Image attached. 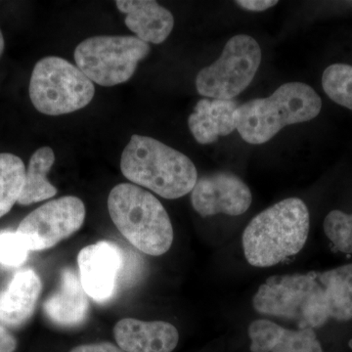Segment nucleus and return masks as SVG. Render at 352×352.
Listing matches in <instances>:
<instances>
[{"instance_id":"5","label":"nucleus","mask_w":352,"mask_h":352,"mask_svg":"<svg viewBox=\"0 0 352 352\" xmlns=\"http://www.w3.org/2000/svg\"><path fill=\"white\" fill-rule=\"evenodd\" d=\"M34 108L48 116L66 115L85 108L94 99V82L75 65L63 58L38 61L30 80Z\"/></svg>"},{"instance_id":"1","label":"nucleus","mask_w":352,"mask_h":352,"mask_svg":"<svg viewBox=\"0 0 352 352\" xmlns=\"http://www.w3.org/2000/svg\"><path fill=\"white\" fill-rule=\"evenodd\" d=\"M305 201L288 198L256 215L242 236L243 251L254 267H271L302 251L309 233Z\"/></svg>"},{"instance_id":"21","label":"nucleus","mask_w":352,"mask_h":352,"mask_svg":"<svg viewBox=\"0 0 352 352\" xmlns=\"http://www.w3.org/2000/svg\"><path fill=\"white\" fill-rule=\"evenodd\" d=\"M29 252L16 231L0 232V264L18 267L27 261Z\"/></svg>"},{"instance_id":"4","label":"nucleus","mask_w":352,"mask_h":352,"mask_svg":"<svg viewBox=\"0 0 352 352\" xmlns=\"http://www.w3.org/2000/svg\"><path fill=\"white\" fill-rule=\"evenodd\" d=\"M108 210L113 224L139 251L160 256L170 249L173 228L170 215L150 192L122 183L109 194Z\"/></svg>"},{"instance_id":"23","label":"nucleus","mask_w":352,"mask_h":352,"mask_svg":"<svg viewBox=\"0 0 352 352\" xmlns=\"http://www.w3.org/2000/svg\"><path fill=\"white\" fill-rule=\"evenodd\" d=\"M69 352H124L120 346L111 342H98V344H82L74 347Z\"/></svg>"},{"instance_id":"7","label":"nucleus","mask_w":352,"mask_h":352,"mask_svg":"<svg viewBox=\"0 0 352 352\" xmlns=\"http://www.w3.org/2000/svg\"><path fill=\"white\" fill-rule=\"evenodd\" d=\"M261 62V46L248 34L227 41L214 64L199 72L196 87L201 96L233 100L251 85Z\"/></svg>"},{"instance_id":"15","label":"nucleus","mask_w":352,"mask_h":352,"mask_svg":"<svg viewBox=\"0 0 352 352\" xmlns=\"http://www.w3.org/2000/svg\"><path fill=\"white\" fill-rule=\"evenodd\" d=\"M239 104L234 100L204 98L189 116L188 126L197 142L207 145L219 136H227L236 129L235 113Z\"/></svg>"},{"instance_id":"25","label":"nucleus","mask_w":352,"mask_h":352,"mask_svg":"<svg viewBox=\"0 0 352 352\" xmlns=\"http://www.w3.org/2000/svg\"><path fill=\"white\" fill-rule=\"evenodd\" d=\"M4 50V38L3 36H2V32L0 31V55L2 54Z\"/></svg>"},{"instance_id":"12","label":"nucleus","mask_w":352,"mask_h":352,"mask_svg":"<svg viewBox=\"0 0 352 352\" xmlns=\"http://www.w3.org/2000/svg\"><path fill=\"white\" fill-rule=\"evenodd\" d=\"M252 352H323L314 329L289 330L267 319L250 324Z\"/></svg>"},{"instance_id":"3","label":"nucleus","mask_w":352,"mask_h":352,"mask_svg":"<svg viewBox=\"0 0 352 352\" xmlns=\"http://www.w3.org/2000/svg\"><path fill=\"white\" fill-rule=\"evenodd\" d=\"M321 109L320 96L314 88L303 82H287L267 98L239 105L235 113L236 129L245 142L263 144L285 126L315 119Z\"/></svg>"},{"instance_id":"6","label":"nucleus","mask_w":352,"mask_h":352,"mask_svg":"<svg viewBox=\"0 0 352 352\" xmlns=\"http://www.w3.org/2000/svg\"><path fill=\"white\" fill-rule=\"evenodd\" d=\"M150 53L149 44L138 36H92L76 46V67L102 87L127 82Z\"/></svg>"},{"instance_id":"10","label":"nucleus","mask_w":352,"mask_h":352,"mask_svg":"<svg viewBox=\"0 0 352 352\" xmlns=\"http://www.w3.org/2000/svg\"><path fill=\"white\" fill-rule=\"evenodd\" d=\"M83 289L96 302L108 300L115 292L122 265L119 248L106 241L83 248L78 256Z\"/></svg>"},{"instance_id":"18","label":"nucleus","mask_w":352,"mask_h":352,"mask_svg":"<svg viewBox=\"0 0 352 352\" xmlns=\"http://www.w3.org/2000/svg\"><path fill=\"white\" fill-rule=\"evenodd\" d=\"M25 177V164L19 157L0 154V217L8 214L19 201Z\"/></svg>"},{"instance_id":"22","label":"nucleus","mask_w":352,"mask_h":352,"mask_svg":"<svg viewBox=\"0 0 352 352\" xmlns=\"http://www.w3.org/2000/svg\"><path fill=\"white\" fill-rule=\"evenodd\" d=\"M278 1L274 0H237L236 4H238L242 8L252 12H263L267 10L271 7L276 6Z\"/></svg>"},{"instance_id":"8","label":"nucleus","mask_w":352,"mask_h":352,"mask_svg":"<svg viewBox=\"0 0 352 352\" xmlns=\"http://www.w3.org/2000/svg\"><path fill=\"white\" fill-rule=\"evenodd\" d=\"M85 214V204L80 198L63 197L44 204L27 215L16 232L29 251H43L80 230Z\"/></svg>"},{"instance_id":"19","label":"nucleus","mask_w":352,"mask_h":352,"mask_svg":"<svg viewBox=\"0 0 352 352\" xmlns=\"http://www.w3.org/2000/svg\"><path fill=\"white\" fill-rule=\"evenodd\" d=\"M322 87L331 100L352 111V66L333 64L324 71Z\"/></svg>"},{"instance_id":"13","label":"nucleus","mask_w":352,"mask_h":352,"mask_svg":"<svg viewBox=\"0 0 352 352\" xmlns=\"http://www.w3.org/2000/svg\"><path fill=\"white\" fill-rule=\"evenodd\" d=\"M116 6L120 12L126 14V27L146 43H163L173 32V14L157 1L118 0Z\"/></svg>"},{"instance_id":"9","label":"nucleus","mask_w":352,"mask_h":352,"mask_svg":"<svg viewBox=\"0 0 352 352\" xmlns=\"http://www.w3.org/2000/svg\"><path fill=\"white\" fill-rule=\"evenodd\" d=\"M252 200L251 190L239 176L224 171L201 176L191 192L192 206L204 217H238L249 210Z\"/></svg>"},{"instance_id":"2","label":"nucleus","mask_w":352,"mask_h":352,"mask_svg":"<svg viewBox=\"0 0 352 352\" xmlns=\"http://www.w3.org/2000/svg\"><path fill=\"white\" fill-rule=\"evenodd\" d=\"M120 170L129 182L168 200L187 195L198 180L195 164L183 153L136 134L122 152Z\"/></svg>"},{"instance_id":"17","label":"nucleus","mask_w":352,"mask_h":352,"mask_svg":"<svg viewBox=\"0 0 352 352\" xmlns=\"http://www.w3.org/2000/svg\"><path fill=\"white\" fill-rule=\"evenodd\" d=\"M54 163V152L50 147H43L34 153L25 170L24 187L18 201L20 205H32L56 195L57 189L47 180Z\"/></svg>"},{"instance_id":"14","label":"nucleus","mask_w":352,"mask_h":352,"mask_svg":"<svg viewBox=\"0 0 352 352\" xmlns=\"http://www.w3.org/2000/svg\"><path fill=\"white\" fill-rule=\"evenodd\" d=\"M87 295L75 271L67 268L61 274L59 288L44 302V312L62 327L80 325L88 314Z\"/></svg>"},{"instance_id":"24","label":"nucleus","mask_w":352,"mask_h":352,"mask_svg":"<svg viewBox=\"0 0 352 352\" xmlns=\"http://www.w3.org/2000/svg\"><path fill=\"white\" fill-rule=\"evenodd\" d=\"M16 347L17 340L15 337L6 328L0 326V352H14Z\"/></svg>"},{"instance_id":"11","label":"nucleus","mask_w":352,"mask_h":352,"mask_svg":"<svg viewBox=\"0 0 352 352\" xmlns=\"http://www.w3.org/2000/svg\"><path fill=\"white\" fill-rule=\"evenodd\" d=\"M113 336L124 352H173L179 342L177 329L164 321L122 319L116 324Z\"/></svg>"},{"instance_id":"20","label":"nucleus","mask_w":352,"mask_h":352,"mask_svg":"<svg viewBox=\"0 0 352 352\" xmlns=\"http://www.w3.org/2000/svg\"><path fill=\"white\" fill-rule=\"evenodd\" d=\"M323 228L337 251L352 254V214L333 210L324 219Z\"/></svg>"},{"instance_id":"16","label":"nucleus","mask_w":352,"mask_h":352,"mask_svg":"<svg viewBox=\"0 0 352 352\" xmlns=\"http://www.w3.org/2000/svg\"><path fill=\"white\" fill-rule=\"evenodd\" d=\"M41 289V278L34 270L16 273L0 293V321L11 326L25 323L34 314Z\"/></svg>"}]
</instances>
